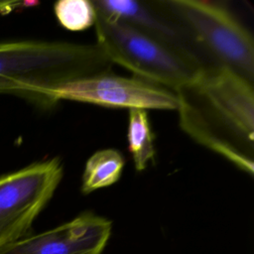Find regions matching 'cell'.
Instances as JSON below:
<instances>
[{"instance_id":"obj_1","label":"cell","mask_w":254,"mask_h":254,"mask_svg":"<svg viewBox=\"0 0 254 254\" xmlns=\"http://www.w3.org/2000/svg\"><path fill=\"white\" fill-rule=\"evenodd\" d=\"M174 92L182 130L253 176V82L230 68L208 66Z\"/></svg>"},{"instance_id":"obj_2","label":"cell","mask_w":254,"mask_h":254,"mask_svg":"<svg viewBox=\"0 0 254 254\" xmlns=\"http://www.w3.org/2000/svg\"><path fill=\"white\" fill-rule=\"evenodd\" d=\"M112 64L96 44L36 40L0 42V93L49 108L55 105L51 95L58 86L110 72Z\"/></svg>"},{"instance_id":"obj_3","label":"cell","mask_w":254,"mask_h":254,"mask_svg":"<svg viewBox=\"0 0 254 254\" xmlns=\"http://www.w3.org/2000/svg\"><path fill=\"white\" fill-rule=\"evenodd\" d=\"M181 25L203 67L230 68L254 81L251 32L219 1L163 0Z\"/></svg>"},{"instance_id":"obj_4","label":"cell","mask_w":254,"mask_h":254,"mask_svg":"<svg viewBox=\"0 0 254 254\" xmlns=\"http://www.w3.org/2000/svg\"><path fill=\"white\" fill-rule=\"evenodd\" d=\"M94 26L107 59L146 81L175 91L203 68L191 56L97 11Z\"/></svg>"},{"instance_id":"obj_5","label":"cell","mask_w":254,"mask_h":254,"mask_svg":"<svg viewBox=\"0 0 254 254\" xmlns=\"http://www.w3.org/2000/svg\"><path fill=\"white\" fill-rule=\"evenodd\" d=\"M63 175L62 161L52 158L0 177V248L29 234Z\"/></svg>"},{"instance_id":"obj_6","label":"cell","mask_w":254,"mask_h":254,"mask_svg":"<svg viewBox=\"0 0 254 254\" xmlns=\"http://www.w3.org/2000/svg\"><path fill=\"white\" fill-rule=\"evenodd\" d=\"M55 104L72 100L106 107L177 110L173 90L139 77H125L110 72L94 74L58 86L52 92Z\"/></svg>"},{"instance_id":"obj_7","label":"cell","mask_w":254,"mask_h":254,"mask_svg":"<svg viewBox=\"0 0 254 254\" xmlns=\"http://www.w3.org/2000/svg\"><path fill=\"white\" fill-rule=\"evenodd\" d=\"M112 231V222L93 212L38 234H28L2 248L0 254H101Z\"/></svg>"},{"instance_id":"obj_8","label":"cell","mask_w":254,"mask_h":254,"mask_svg":"<svg viewBox=\"0 0 254 254\" xmlns=\"http://www.w3.org/2000/svg\"><path fill=\"white\" fill-rule=\"evenodd\" d=\"M92 3L97 12L125 22L158 41L191 56L200 64L187 35L163 0H94Z\"/></svg>"},{"instance_id":"obj_9","label":"cell","mask_w":254,"mask_h":254,"mask_svg":"<svg viewBox=\"0 0 254 254\" xmlns=\"http://www.w3.org/2000/svg\"><path fill=\"white\" fill-rule=\"evenodd\" d=\"M124 164L125 159L118 150L103 149L95 152L85 163L81 191L89 193L115 184L122 175Z\"/></svg>"},{"instance_id":"obj_10","label":"cell","mask_w":254,"mask_h":254,"mask_svg":"<svg viewBox=\"0 0 254 254\" xmlns=\"http://www.w3.org/2000/svg\"><path fill=\"white\" fill-rule=\"evenodd\" d=\"M127 142L135 169L144 171L155 157L154 134L150 125L147 110L128 109Z\"/></svg>"},{"instance_id":"obj_11","label":"cell","mask_w":254,"mask_h":254,"mask_svg":"<svg viewBox=\"0 0 254 254\" xmlns=\"http://www.w3.org/2000/svg\"><path fill=\"white\" fill-rule=\"evenodd\" d=\"M54 12L59 23L68 31L80 32L95 24L96 11L92 1L61 0L55 3Z\"/></svg>"},{"instance_id":"obj_12","label":"cell","mask_w":254,"mask_h":254,"mask_svg":"<svg viewBox=\"0 0 254 254\" xmlns=\"http://www.w3.org/2000/svg\"><path fill=\"white\" fill-rule=\"evenodd\" d=\"M29 4H36V3H29V2H21V1H0V13H9L22 5H29Z\"/></svg>"}]
</instances>
